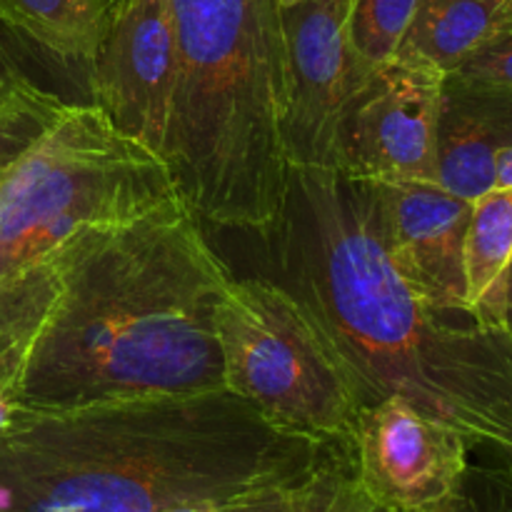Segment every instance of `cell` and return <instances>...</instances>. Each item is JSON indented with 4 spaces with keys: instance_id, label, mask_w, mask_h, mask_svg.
<instances>
[{
    "instance_id": "obj_1",
    "label": "cell",
    "mask_w": 512,
    "mask_h": 512,
    "mask_svg": "<svg viewBox=\"0 0 512 512\" xmlns=\"http://www.w3.org/2000/svg\"><path fill=\"white\" fill-rule=\"evenodd\" d=\"M233 275L183 200L90 225L0 285V395L25 413L225 388Z\"/></svg>"
},
{
    "instance_id": "obj_2",
    "label": "cell",
    "mask_w": 512,
    "mask_h": 512,
    "mask_svg": "<svg viewBox=\"0 0 512 512\" xmlns=\"http://www.w3.org/2000/svg\"><path fill=\"white\" fill-rule=\"evenodd\" d=\"M265 240L363 405L403 398L470 448L512 453V330L440 308L398 273L365 180L290 168L283 218Z\"/></svg>"
},
{
    "instance_id": "obj_3",
    "label": "cell",
    "mask_w": 512,
    "mask_h": 512,
    "mask_svg": "<svg viewBox=\"0 0 512 512\" xmlns=\"http://www.w3.org/2000/svg\"><path fill=\"white\" fill-rule=\"evenodd\" d=\"M333 450L275 428L230 390L13 410L0 433V512L223 508L305 478Z\"/></svg>"
},
{
    "instance_id": "obj_4",
    "label": "cell",
    "mask_w": 512,
    "mask_h": 512,
    "mask_svg": "<svg viewBox=\"0 0 512 512\" xmlns=\"http://www.w3.org/2000/svg\"><path fill=\"white\" fill-rule=\"evenodd\" d=\"M280 0H170L178 73L163 158L190 213L265 235L283 218Z\"/></svg>"
},
{
    "instance_id": "obj_5",
    "label": "cell",
    "mask_w": 512,
    "mask_h": 512,
    "mask_svg": "<svg viewBox=\"0 0 512 512\" xmlns=\"http://www.w3.org/2000/svg\"><path fill=\"white\" fill-rule=\"evenodd\" d=\"M163 155L93 103H65L0 178V285L90 225H123L178 203Z\"/></svg>"
},
{
    "instance_id": "obj_6",
    "label": "cell",
    "mask_w": 512,
    "mask_h": 512,
    "mask_svg": "<svg viewBox=\"0 0 512 512\" xmlns=\"http://www.w3.org/2000/svg\"><path fill=\"white\" fill-rule=\"evenodd\" d=\"M225 388L268 423L353 448L358 388L315 315L280 280L228 285L218 308Z\"/></svg>"
},
{
    "instance_id": "obj_7",
    "label": "cell",
    "mask_w": 512,
    "mask_h": 512,
    "mask_svg": "<svg viewBox=\"0 0 512 512\" xmlns=\"http://www.w3.org/2000/svg\"><path fill=\"white\" fill-rule=\"evenodd\" d=\"M443 83V70L408 58L368 73L340 120L333 170L353 180L438 183Z\"/></svg>"
},
{
    "instance_id": "obj_8",
    "label": "cell",
    "mask_w": 512,
    "mask_h": 512,
    "mask_svg": "<svg viewBox=\"0 0 512 512\" xmlns=\"http://www.w3.org/2000/svg\"><path fill=\"white\" fill-rule=\"evenodd\" d=\"M350 8L353 0H298L280 8L290 168H335L340 120L368 78L350 48Z\"/></svg>"
},
{
    "instance_id": "obj_9",
    "label": "cell",
    "mask_w": 512,
    "mask_h": 512,
    "mask_svg": "<svg viewBox=\"0 0 512 512\" xmlns=\"http://www.w3.org/2000/svg\"><path fill=\"white\" fill-rule=\"evenodd\" d=\"M468 440L403 398L363 405L353 463L365 493L385 512H445L468 473Z\"/></svg>"
},
{
    "instance_id": "obj_10",
    "label": "cell",
    "mask_w": 512,
    "mask_h": 512,
    "mask_svg": "<svg viewBox=\"0 0 512 512\" xmlns=\"http://www.w3.org/2000/svg\"><path fill=\"white\" fill-rule=\"evenodd\" d=\"M90 68V103L110 123L163 155L178 73L170 0H123L105 20Z\"/></svg>"
},
{
    "instance_id": "obj_11",
    "label": "cell",
    "mask_w": 512,
    "mask_h": 512,
    "mask_svg": "<svg viewBox=\"0 0 512 512\" xmlns=\"http://www.w3.org/2000/svg\"><path fill=\"white\" fill-rule=\"evenodd\" d=\"M398 273L440 308L470 310L463 248L473 203L428 180H365Z\"/></svg>"
},
{
    "instance_id": "obj_12",
    "label": "cell",
    "mask_w": 512,
    "mask_h": 512,
    "mask_svg": "<svg viewBox=\"0 0 512 512\" xmlns=\"http://www.w3.org/2000/svg\"><path fill=\"white\" fill-rule=\"evenodd\" d=\"M512 145V93L448 73L438 118V185L478 200L495 183V160Z\"/></svg>"
},
{
    "instance_id": "obj_13",
    "label": "cell",
    "mask_w": 512,
    "mask_h": 512,
    "mask_svg": "<svg viewBox=\"0 0 512 512\" xmlns=\"http://www.w3.org/2000/svg\"><path fill=\"white\" fill-rule=\"evenodd\" d=\"M512 30V0H420L398 58L453 73L465 58Z\"/></svg>"
},
{
    "instance_id": "obj_14",
    "label": "cell",
    "mask_w": 512,
    "mask_h": 512,
    "mask_svg": "<svg viewBox=\"0 0 512 512\" xmlns=\"http://www.w3.org/2000/svg\"><path fill=\"white\" fill-rule=\"evenodd\" d=\"M510 260L512 188H493L473 200L463 248L465 295L480 323L508 328L503 318V288Z\"/></svg>"
},
{
    "instance_id": "obj_15",
    "label": "cell",
    "mask_w": 512,
    "mask_h": 512,
    "mask_svg": "<svg viewBox=\"0 0 512 512\" xmlns=\"http://www.w3.org/2000/svg\"><path fill=\"white\" fill-rule=\"evenodd\" d=\"M105 20L100 0H0V25L60 63H93Z\"/></svg>"
},
{
    "instance_id": "obj_16",
    "label": "cell",
    "mask_w": 512,
    "mask_h": 512,
    "mask_svg": "<svg viewBox=\"0 0 512 512\" xmlns=\"http://www.w3.org/2000/svg\"><path fill=\"white\" fill-rule=\"evenodd\" d=\"M218 512H378V508L355 473L353 453L338 448L305 478L233 500Z\"/></svg>"
},
{
    "instance_id": "obj_17",
    "label": "cell",
    "mask_w": 512,
    "mask_h": 512,
    "mask_svg": "<svg viewBox=\"0 0 512 512\" xmlns=\"http://www.w3.org/2000/svg\"><path fill=\"white\" fill-rule=\"evenodd\" d=\"M420 0H353L348 40L363 70L373 73L398 58Z\"/></svg>"
},
{
    "instance_id": "obj_18",
    "label": "cell",
    "mask_w": 512,
    "mask_h": 512,
    "mask_svg": "<svg viewBox=\"0 0 512 512\" xmlns=\"http://www.w3.org/2000/svg\"><path fill=\"white\" fill-rule=\"evenodd\" d=\"M25 45H28L25 40L0 25V115L43 103L55 95L53 90L43 88L38 80L30 78L25 70L23 55H20Z\"/></svg>"
},
{
    "instance_id": "obj_19",
    "label": "cell",
    "mask_w": 512,
    "mask_h": 512,
    "mask_svg": "<svg viewBox=\"0 0 512 512\" xmlns=\"http://www.w3.org/2000/svg\"><path fill=\"white\" fill-rule=\"evenodd\" d=\"M63 105L65 100L53 95L43 103L0 115V178L45 133V128L53 123L55 115L63 110Z\"/></svg>"
},
{
    "instance_id": "obj_20",
    "label": "cell",
    "mask_w": 512,
    "mask_h": 512,
    "mask_svg": "<svg viewBox=\"0 0 512 512\" xmlns=\"http://www.w3.org/2000/svg\"><path fill=\"white\" fill-rule=\"evenodd\" d=\"M445 512H512V473L500 468L470 465L458 498Z\"/></svg>"
},
{
    "instance_id": "obj_21",
    "label": "cell",
    "mask_w": 512,
    "mask_h": 512,
    "mask_svg": "<svg viewBox=\"0 0 512 512\" xmlns=\"http://www.w3.org/2000/svg\"><path fill=\"white\" fill-rule=\"evenodd\" d=\"M453 75L470 80V83L493 85V88L512 93V30L475 50L453 70Z\"/></svg>"
},
{
    "instance_id": "obj_22",
    "label": "cell",
    "mask_w": 512,
    "mask_h": 512,
    "mask_svg": "<svg viewBox=\"0 0 512 512\" xmlns=\"http://www.w3.org/2000/svg\"><path fill=\"white\" fill-rule=\"evenodd\" d=\"M493 188H512V145H508L495 160Z\"/></svg>"
},
{
    "instance_id": "obj_23",
    "label": "cell",
    "mask_w": 512,
    "mask_h": 512,
    "mask_svg": "<svg viewBox=\"0 0 512 512\" xmlns=\"http://www.w3.org/2000/svg\"><path fill=\"white\" fill-rule=\"evenodd\" d=\"M503 318L505 325L512 330V260L505 273V288H503Z\"/></svg>"
},
{
    "instance_id": "obj_24",
    "label": "cell",
    "mask_w": 512,
    "mask_h": 512,
    "mask_svg": "<svg viewBox=\"0 0 512 512\" xmlns=\"http://www.w3.org/2000/svg\"><path fill=\"white\" fill-rule=\"evenodd\" d=\"M218 503H208V500H200V503H180L173 505V508H165L160 512H218Z\"/></svg>"
},
{
    "instance_id": "obj_25",
    "label": "cell",
    "mask_w": 512,
    "mask_h": 512,
    "mask_svg": "<svg viewBox=\"0 0 512 512\" xmlns=\"http://www.w3.org/2000/svg\"><path fill=\"white\" fill-rule=\"evenodd\" d=\"M10 418H13V405L0 395V433L10 425Z\"/></svg>"
},
{
    "instance_id": "obj_26",
    "label": "cell",
    "mask_w": 512,
    "mask_h": 512,
    "mask_svg": "<svg viewBox=\"0 0 512 512\" xmlns=\"http://www.w3.org/2000/svg\"><path fill=\"white\" fill-rule=\"evenodd\" d=\"M120 3H123V0H100V5H103V8H105V15H108L113 8H118Z\"/></svg>"
},
{
    "instance_id": "obj_27",
    "label": "cell",
    "mask_w": 512,
    "mask_h": 512,
    "mask_svg": "<svg viewBox=\"0 0 512 512\" xmlns=\"http://www.w3.org/2000/svg\"><path fill=\"white\" fill-rule=\"evenodd\" d=\"M503 465H505V468H508L510 473H512V453H510V455H505V458H503Z\"/></svg>"
},
{
    "instance_id": "obj_28",
    "label": "cell",
    "mask_w": 512,
    "mask_h": 512,
    "mask_svg": "<svg viewBox=\"0 0 512 512\" xmlns=\"http://www.w3.org/2000/svg\"><path fill=\"white\" fill-rule=\"evenodd\" d=\"M283 5H290V3H298V0H280Z\"/></svg>"
}]
</instances>
